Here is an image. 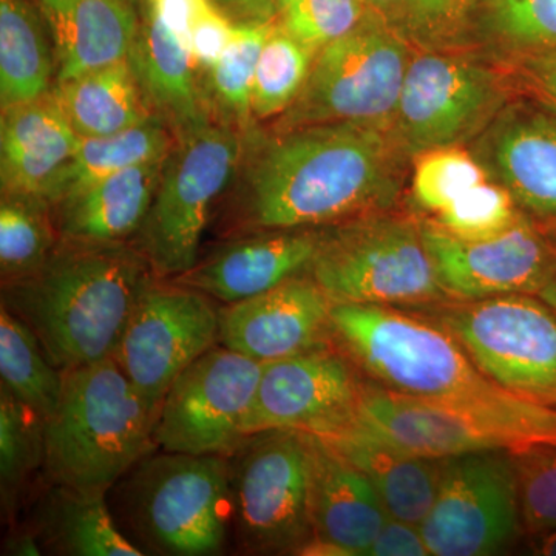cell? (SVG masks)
I'll use <instances>...</instances> for the list:
<instances>
[{
  "instance_id": "cell-44",
  "label": "cell",
  "mask_w": 556,
  "mask_h": 556,
  "mask_svg": "<svg viewBox=\"0 0 556 556\" xmlns=\"http://www.w3.org/2000/svg\"><path fill=\"white\" fill-rule=\"evenodd\" d=\"M519 70L535 101L556 115V51L521 56Z\"/></svg>"
},
{
  "instance_id": "cell-14",
  "label": "cell",
  "mask_w": 556,
  "mask_h": 556,
  "mask_svg": "<svg viewBox=\"0 0 556 556\" xmlns=\"http://www.w3.org/2000/svg\"><path fill=\"white\" fill-rule=\"evenodd\" d=\"M214 302L164 278H155L138 300L113 358L150 407L160 412L174 380L218 345Z\"/></svg>"
},
{
  "instance_id": "cell-36",
  "label": "cell",
  "mask_w": 556,
  "mask_h": 556,
  "mask_svg": "<svg viewBox=\"0 0 556 556\" xmlns=\"http://www.w3.org/2000/svg\"><path fill=\"white\" fill-rule=\"evenodd\" d=\"M508 452L517 471L522 532L535 541L556 533V442H530Z\"/></svg>"
},
{
  "instance_id": "cell-30",
  "label": "cell",
  "mask_w": 556,
  "mask_h": 556,
  "mask_svg": "<svg viewBox=\"0 0 556 556\" xmlns=\"http://www.w3.org/2000/svg\"><path fill=\"white\" fill-rule=\"evenodd\" d=\"M175 141L177 138L159 116L104 137H79L78 148L62 174L51 206L98 179L166 159Z\"/></svg>"
},
{
  "instance_id": "cell-7",
  "label": "cell",
  "mask_w": 556,
  "mask_h": 556,
  "mask_svg": "<svg viewBox=\"0 0 556 556\" xmlns=\"http://www.w3.org/2000/svg\"><path fill=\"white\" fill-rule=\"evenodd\" d=\"M244 135L212 121L177 138L161 170L148 217L130 243L164 280L200 258L201 239L239 170Z\"/></svg>"
},
{
  "instance_id": "cell-12",
  "label": "cell",
  "mask_w": 556,
  "mask_h": 556,
  "mask_svg": "<svg viewBox=\"0 0 556 556\" xmlns=\"http://www.w3.org/2000/svg\"><path fill=\"white\" fill-rule=\"evenodd\" d=\"M419 530L434 556L495 555L511 546L525 532L510 452L442 459L437 497Z\"/></svg>"
},
{
  "instance_id": "cell-51",
  "label": "cell",
  "mask_w": 556,
  "mask_h": 556,
  "mask_svg": "<svg viewBox=\"0 0 556 556\" xmlns=\"http://www.w3.org/2000/svg\"><path fill=\"white\" fill-rule=\"evenodd\" d=\"M129 2L131 3V5L137 7V5H139V3L144 2V0H129Z\"/></svg>"
},
{
  "instance_id": "cell-11",
  "label": "cell",
  "mask_w": 556,
  "mask_h": 556,
  "mask_svg": "<svg viewBox=\"0 0 556 556\" xmlns=\"http://www.w3.org/2000/svg\"><path fill=\"white\" fill-rule=\"evenodd\" d=\"M508 104L503 75L463 54H413L390 134L404 155L475 141Z\"/></svg>"
},
{
  "instance_id": "cell-15",
  "label": "cell",
  "mask_w": 556,
  "mask_h": 556,
  "mask_svg": "<svg viewBox=\"0 0 556 556\" xmlns=\"http://www.w3.org/2000/svg\"><path fill=\"white\" fill-rule=\"evenodd\" d=\"M442 289L453 300L540 294L556 269V233L522 215L503 236L456 239L434 219L419 223Z\"/></svg>"
},
{
  "instance_id": "cell-43",
  "label": "cell",
  "mask_w": 556,
  "mask_h": 556,
  "mask_svg": "<svg viewBox=\"0 0 556 556\" xmlns=\"http://www.w3.org/2000/svg\"><path fill=\"white\" fill-rule=\"evenodd\" d=\"M368 556H427L430 555L419 527L388 518L375 543L368 548Z\"/></svg>"
},
{
  "instance_id": "cell-23",
  "label": "cell",
  "mask_w": 556,
  "mask_h": 556,
  "mask_svg": "<svg viewBox=\"0 0 556 556\" xmlns=\"http://www.w3.org/2000/svg\"><path fill=\"white\" fill-rule=\"evenodd\" d=\"M129 64L153 115L175 138L199 130L215 119L206 78L185 42L148 9Z\"/></svg>"
},
{
  "instance_id": "cell-50",
  "label": "cell",
  "mask_w": 556,
  "mask_h": 556,
  "mask_svg": "<svg viewBox=\"0 0 556 556\" xmlns=\"http://www.w3.org/2000/svg\"><path fill=\"white\" fill-rule=\"evenodd\" d=\"M367 7L379 11H388L402 3V0H362Z\"/></svg>"
},
{
  "instance_id": "cell-46",
  "label": "cell",
  "mask_w": 556,
  "mask_h": 556,
  "mask_svg": "<svg viewBox=\"0 0 556 556\" xmlns=\"http://www.w3.org/2000/svg\"><path fill=\"white\" fill-rule=\"evenodd\" d=\"M233 22L270 21L277 0H214Z\"/></svg>"
},
{
  "instance_id": "cell-26",
  "label": "cell",
  "mask_w": 556,
  "mask_h": 556,
  "mask_svg": "<svg viewBox=\"0 0 556 556\" xmlns=\"http://www.w3.org/2000/svg\"><path fill=\"white\" fill-rule=\"evenodd\" d=\"M318 439L371 481L391 518L420 526L437 497L442 459L402 452L354 419Z\"/></svg>"
},
{
  "instance_id": "cell-40",
  "label": "cell",
  "mask_w": 556,
  "mask_h": 556,
  "mask_svg": "<svg viewBox=\"0 0 556 556\" xmlns=\"http://www.w3.org/2000/svg\"><path fill=\"white\" fill-rule=\"evenodd\" d=\"M486 22L510 53L556 51V0H484Z\"/></svg>"
},
{
  "instance_id": "cell-19",
  "label": "cell",
  "mask_w": 556,
  "mask_h": 556,
  "mask_svg": "<svg viewBox=\"0 0 556 556\" xmlns=\"http://www.w3.org/2000/svg\"><path fill=\"white\" fill-rule=\"evenodd\" d=\"M332 302L309 274L219 306V345L266 362L332 345Z\"/></svg>"
},
{
  "instance_id": "cell-34",
  "label": "cell",
  "mask_w": 556,
  "mask_h": 556,
  "mask_svg": "<svg viewBox=\"0 0 556 556\" xmlns=\"http://www.w3.org/2000/svg\"><path fill=\"white\" fill-rule=\"evenodd\" d=\"M43 463V417L0 387V492L10 517Z\"/></svg>"
},
{
  "instance_id": "cell-25",
  "label": "cell",
  "mask_w": 556,
  "mask_h": 556,
  "mask_svg": "<svg viewBox=\"0 0 556 556\" xmlns=\"http://www.w3.org/2000/svg\"><path fill=\"white\" fill-rule=\"evenodd\" d=\"M164 160L116 172L70 193L53 207L61 239L130 241L148 217Z\"/></svg>"
},
{
  "instance_id": "cell-39",
  "label": "cell",
  "mask_w": 556,
  "mask_h": 556,
  "mask_svg": "<svg viewBox=\"0 0 556 556\" xmlns=\"http://www.w3.org/2000/svg\"><path fill=\"white\" fill-rule=\"evenodd\" d=\"M274 20L317 54L365 21L362 0H277Z\"/></svg>"
},
{
  "instance_id": "cell-32",
  "label": "cell",
  "mask_w": 556,
  "mask_h": 556,
  "mask_svg": "<svg viewBox=\"0 0 556 556\" xmlns=\"http://www.w3.org/2000/svg\"><path fill=\"white\" fill-rule=\"evenodd\" d=\"M274 20L236 22V31L222 60L206 73V87L215 119L241 135L255 129L252 115V87L260 51Z\"/></svg>"
},
{
  "instance_id": "cell-22",
  "label": "cell",
  "mask_w": 556,
  "mask_h": 556,
  "mask_svg": "<svg viewBox=\"0 0 556 556\" xmlns=\"http://www.w3.org/2000/svg\"><path fill=\"white\" fill-rule=\"evenodd\" d=\"M79 135L54 100L2 109L0 116V188L2 193L38 197L53 203L62 174L78 148Z\"/></svg>"
},
{
  "instance_id": "cell-27",
  "label": "cell",
  "mask_w": 556,
  "mask_h": 556,
  "mask_svg": "<svg viewBox=\"0 0 556 556\" xmlns=\"http://www.w3.org/2000/svg\"><path fill=\"white\" fill-rule=\"evenodd\" d=\"M105 495L49 482L31 526L42 551L65 556L144 555L121 530Z\"/></svg>"
},
{
  "instance_id": "cell-29",
  "label": "cell",
  "mask_w": 556,
  "mask_h": 556,
  "mask_svg": "<svg viewBox=\"0 0 556 556\" xmlns=\"http://www.w3.org/2000/svg\"><path fill=\"white\" fill-rule=\"evenodd\" d=\"M46 22L28 0H0V105L39 100L53 91L56 61Z\"/></svg>"
},
{
  "instance_id": "cell-3",
  "label": "cell",
  "mask_w": 556,
  "mask_h": 556,
  "mask_svg": "<svg viewBox=\"0 0 556 556\" xmlns=\"http://www.w3.org/2000/svg\"><path fill=\"white\" fill-rule=\"evenodd\" d=\"M155 278L130 241L60 239L40 268L2 283L0 306L27 324L50 361L67 371L113 357Z\"/></svg>"
},
{
  "instance_id": "cell-10",
  "label": "cell",
  "mask_w": 556,
  "mask_h": 556,
  "mask_svg": "<svg viewBox=\"0 0 556 556\" xmlns=\"http://www.w3.org/2000/svg\"><path fill=\"white\" fill-rule=\"evenodd\" d=\"M430 318L455 336L479 371L511 396L556 408V313L533 294L452 300Z\"/></svg>"
},
{
  "instance_id": "cell-20",
  "label": "cell",
  "mask_w": 556,
  "mask_h": 556,
  "mask_svg": "<svg viewBox=\"0 0 556 556\" xmlns=\"http://www.w3.org/2000/svg\"><path fill=\"white\" fill-rule=\"evenodd\" d=\"M324 229L257 230L229 237L172 281L223 305L254 298L308 274Z\"/></svg>"
},
{
  "instance_id": "cell-47",
  "label": "cell",
  "mask_w": 556,
  "mask_h": 556,
  "mask_svg": "<svg viewBox=\"0 0 556 556\" xmlns=\"http://www.w3.org/2000/svg\"><path fill=\"white\" fill-rule=\"evenodd\" d=\"M3 554L20 555V556H38L42 555V546L38 533L33 530V527L27 529H17L10 533L3 547Z\"/></svg>"
},
{
  "instance_id": "cell-38",
  "label": "cell",
  "mask_w": 556,
  "mask_h": 556,
  "mask_svg": "<svg viewBox=\"0 0 556 556\" xmlns=\"http://www.w3.org/2000/svg\"><path fill=\"white\" fill-rule=\"evenodd\" d=\"M486 178L484 167L463 146L431 149L417 155L413 197L420 207L439 214Z\"/></svg>"
},
{
  "instance_id": "cell-8",
  "label": "cell",
  "mask_w": 556,
  "mask_h": 556,
  "mask_svg": "<svg viewBox=\"0 0 556 556\" xmlns=\"http://www.w3.org/2000/svg\"><path fill=\"white\" fill-rule=\"evenodd\" d=\"M230 514L244 554L302 555L313 543L308 434H248L229 456Z\"/></svg>"
},
{
  "instance_id": "cell-18",
  "label": "cell",
  "mask_w": 556,
  "mask_h": 556,
  "mask_svg": "<svg viewBox=\"0 0 556 556\" xmlns=\"http://www.w3.org/2000/svg\"><path fill=\"white\" fill-rule=\"evenodd\" d=\"M486 177L522 214L556 233V115L540 102H508L471 146Z\"/></svg>"
},
{
  "instance_id": "cell-2",
  "label": "cell",
  "mask_w": 556,
  "mask_h": 556,
  "mask_svg": "<svg viewBox=\"0 0 556 556\" xmlns=\"http://www.w3.org/2000/svg\"><path fill=\"white\" fill-rule=\"evenodd\" d=\"M332 343L387 390L471 409L530 442H556V408L511 396L485 378L455 336L396 306L332 303Z\"/></svg>"
},
{
  "instance_id": "cell-37",
  "label": "cell",
  "mask_w": 556,
  "mask_h": 556,
  "mask_svg": "<svg viewBox=\"0 0 556 556\" xmlns=\"http://www.w3.org/2000/svg\"><path fill=\"white\" fill-rule=\"evenodd\" d=\"M522 215L510 192L486 178L439 212L434 222L456 239L482 241L503 236Z\"/></svg>"
},
{
  "instance_id": "cell-13",
  "label": "cell",
  "mask_w": 556,
  "mask_h": 556,
  "mask_svg": "<svg viewBox=\"0 0 556 556\" xmlns=\"http://www.w3.org/2000/svg\"><path fill=\"white\" fill-rule=\"evenodd\" d=\"M263 364L215 345L172 383L156 416L164 452L230 456L244 437Z\"/></svg>"
},
{
  "instance_id": "cell-1",
  "label": "cell",
  "mask_w": 556,
  "mask_h": 556,
  "mask_svg": "<svg viewBox=\"0 0 556 556\" xmlns=\"http://www.w3.org/2000/svg\"><path fill=\"white\" fill-rule=\"evenodd\" d=\"M390 131L332 123L244 135L218 229L226 239L257 230L328 228L380 214L401 193V159Z\"/></svg>"
},
{
  "instance_id": "cell-35",
  "label": "cell",
  "mask_w": 556,
  "mask_h": 556,
  "mask_svg": "<svg viewBox=\"0 0 556 556\" xmlns=\"http://www.w3.org/2000/svg\"><path fill=\"white\" fill-rule=\"evenodd\" d=\"M316 54L292 38L274 20L268 38L260 51L254 87L252 115L255 121L278 118L302 93Z\"/></svg>"
},
{
  "instance_id": "cell-5",
  "label": "cell",
  "mask_w": 556,
  "mask_h": 556,
  "mask_svg": "<svg viewBox=\"0 0 556 556\" xmlns=\"http://www.w3.org/2000/svg\"><path fill=\"white\" fill-rule=\"evenodd\" d=\"M113 517L144 555L212 556L228 543L229 456L156 450L116 482Z\"/></svg>"
},
{
  "instance_id": "cell-24",
  "label": "cell",
  "mask_w": 556,
  "mask_h": 556,
  "mask_svg": "<svg viewBox=\"0 0 556 556\" xmlns=\"http://www.w3.org/2000/svg\"><path fill=\"white\" fill-rule=\"evenodd\" d=\"M53 43L56 84L129 61L141 17L129 0H36Z\"/></svg>"
},
{
  "instance_id": "cell-48",
  "label": "cell",
  "mask_w": 556,
  "mask_h": 556,
  "mask_svg": "<svg viewBox=\"0 0 556 556\" xmlns=\"http://www.w3.org/2000/svg\"><path fill=\"white\" fill-rule=\"evenodd\" d=\"M538 298L543 299L544 302H546L547 305L556 313V269L555 273L552 274V277L548 278L546 287L541 289Z\"/></svg>"
},
{
  "instance_id": "cell-6",
  "label": "cell",
  "mask_w": 556,
  "mask_h": 556,
  "mask_svg": "<svg viewBox=\"0 0 556 556\" xmlns=\"http://www.w3.org/2000/svg\"><path fill=\"white\" fill-rule=\"evenodd\" d=\"M308 274L332 303L434 308L453 300L419 223L383 212L325 228Z\"/></svg>"
},
{
  "instance_id": "cell-42",
  "label": "cell",
  "mask_w": 556,
  "mask_h": 556,
  "mask_svg": "<svg viewBox=\"0 0 556 556\" xmlns=\"http://www.w3.org/2000/svg\"><path fill=\"white\" fill-rule=\"evenodd\" d=\"M233 31L236 22L217 3H212L193 24L189 36V50L204 76L228 50Z\"/></svg>"
},
{
  "instance_id": "cell-17",
  "label": "cell",
  "mask_w": 556,
  "mask_h": 556,
  "mask_svg": "<svg viewBox=\"0 0 556 556\" xmlns=\"http://www.w3.org/2000/svg\"><path fill=\"white\" fill-rule=\"evenodd\" d=\"M353 419L402 452L428 459L527 444L517 431L471 409L407 396L365 380Z\"/></svg>"
},
{
  "instance_id": "cell-4",
  "label": "cell",
  "mask_w": 556,
  "mask_h": 556,
  "mask_svg": "<svg viewBox=\"0 0 556 556\" xmlns=\"http://www.w3.org/2000/svg\"><path fill=\"white\" fill-rule=\"evenodd\" d=\"M156 416L115 358L67 369L60 404L43 419L47 482L108 493L160 450Z\"/></svg>"
},
{
  "instance_id": "cell-33",
  "label": "cell",
  "mask_w": 556,
  "mask_h": 556,
  "mask_svg": "<svg viewBox=\"0 0 556 556\" xmlns=\"http://www.w3.org/2000/svg\"><path fill=\"white\" fill-rule=\"evenodd\" d=\"M53 207L38 197L2 193L0 276L2 283L40 268L60 241Z\"/></svg>"
},
{
  "instance_id": "cell-49",
  "label": "cell",
  "mask_w": 556,
  "mask_h": 556,
  "mask_svg": "<svg viewBox=\"0 0 556 556\" xmlns=\"http://www.w3.org/2000/svg\"><path fill=\"white\" fill-rule=\"evenodd\" d=\"M536 554L556 556V533L536 540Z\"/></svg>"
},
{
  "instance_id": "cell-45",
  "label": "cell",
  "mask_w": 556,
  "mask_h": 556,
  "mask_svg": "<svg viewBox=\"0 0 556 556\" xmlns=\"http://www.w3.org/2000/svg\"><path fill=\"white\" fill-rule=\"evenodd\" d=\"M144 9L155 14L189 49L193 24L214 0H144Z\"/></svg>"
},
{
  "instance_id": "cell-21",
  "label": "cell",
  "mask_w": 556,
  "mask_h": 556,
  "mask_svg": "<svg viewBox=\"0 0 556 556\" xmlns=\"http://www.w3.org/2000/svg\"><path fill=\"white\" fill-rule=\"evenodd\" d=\"M313 543L303 555H367L390 518L378 490L327 442L311 437Z\"/></svg>"
},
{
  "instance_id": "cell-16",
  "label": "cell",
  "mask_w": 556,
  "mask_h": 556,
  "mask_svg": "<svg viewBox=\"0 0 556 556\" xmlns=\"http://www.w3.org/2000/svg\"><path fill=\"white\" fill-rule=\"evenodd\" d=\"M361 372L336 348H316L263 364L244 434L294 430L324 438L354 417Z\"/></svg>"
},
{
  "instance_id": "cell-31",
  "label": "cell",
  "mask_w": 556,
  "mask_h": 556,
  "mask_svg": "<svg viewBox=\"0 0 556 556\" xmlns=\"http://www.w3.org/2000/svg\"><path fill=\"white\" fill-rule=\"evenodd\" d=\"M0 387L47 419L61 401L64 371L30 327L0 306Z\"/></svg>"
},
{
  "instance_id": "cell-28",
  "label": "cell",
  "mask_w": 556,
  "mask_h": 556,
  "mask_svg": "<svg viewBox=\"0 0 556 556\" xmlns=\"http://www.w3.org/2000/svg\"><path fill=\"white\" fill-rule=\"evenodd\" d=\"M53 97L80 138L104 137L155 118L129 61L54 84Z\"/></svg>"
},
{
  "instance_id": "cell-41",
  "label": "cell",
  "mask_w": 556,
  "mask_h": 556,
  "mask_svg": "<svg viewBox=\"0 0 556 556\" xmlns=\"http://www.w3.org/2000/svg\"><path fill=\"white\" fill-rule=\"evenodd\" d=\"M481 0H402L409 31L427 49L448 46Z\"/></svg>"
},
{
  "instance_id": "cell-9",
  "label": "cell",
  "mask_w": 556,
  "mask_h": 556,
  "mask_svg": "<svg viewBox=\"0 0 556 556\" xmlns=\"http://www.w3.org/2000/svg\"><path fill=\"white\" fill-rule=\"evenodd\" d=\"M412 58L401 36L365 20L318 51L302 93L274 121L273 131L332 123L390 131Z\"/></svg>"
}]
</instances>
